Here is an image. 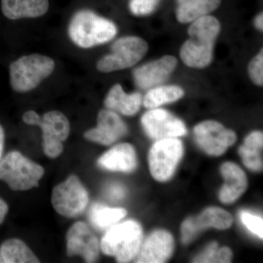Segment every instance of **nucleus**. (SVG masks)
<instances>
[{"label": "nucleus", "instance_id": "393cba45", "mask_svg": "<svg viewBox=\"0 0 263 263\" xmlns=\"http://www.w3.org/2000/svg\"><path fill=\"white\" fill-rule=\"evenodd\" d=\"M184 91L178 86H162L151 89L143 99L147 108H157L164 104L174 103L183 98Z\"/></svg>", "mask_w": 263, "mask_h": 263}, {"label": "nucleus", "instance_id": "7c9ffc66", "mask_svg": "<svg viewBox=\"0 0 263 263\" xmlns=\"http://www.w3.org/2000/svg\"><path fill=\"white\" fill-rule=\"evenodd\" d=\"M125 190L121 185H111L108 189V197L112 199V200H121V199L125 196Z\"/></svg>", "mask_w": 263, "mask_h": 263}, {"label": "nucleus", "instance_id": "9b49d317", "mask_svg": "<svg viewBox=\"0 0 263 263\" xmlns=\"http://www.w3.org/2000/svg\"><path fill=\"white\" fill-rule=\"evenodd\" d=\"M141 123L147 136L156 141L177 138L187 133L184 123L163 109L153 108L146 112Z\"/></svg>", "mask_w": 263, "mask_h": 263}, {"label": "nucleus", "instance_id": "cd10ccee", "mask_svg": "<svg viewBox=\"0 0 263 263\" xmlns=\"http://www.w3.org/2000/svg\"><path fill=\"white\" fill-rule=\"evenodd\" d=\"M160 0H131L129 9L136 15L150 14L155 10Z\"/></svg>", "mask_w": 263, "mask_h": 263}, {"label": "nucleus", "instance_id": "412c9836", "mask_svg": "<svg viewBox=\"0 0 263 263\" xmlns=\"http://www.w3.org/2000/svg\"><path fill=\"white\" fill-rule=\"evenodd\" d=\"M176 18L180 23L193 22L219 8L221 0H177Z\"/></svg>", "mask_w": 263, "mask_h": 263}, {"label": "nucleus", "instance_id": "9d476101", "mask_svg": "<svg viewBox=\"0 0 263 263\" xmlns=\"http://www.w3.org/2000/svg\"><path fill=\"white\" fill-rule=\"evenodd\" d=\"M195 140L205 153L221 156L237 140L236 134L215 121H205L195 126Z\"/></svg>", "mask_w": 263, "mask_h": 263}, {"label": "nucleus", "instance_id": "72a5a7b5", "mask_svg": "<svg viewBox=\"0 0 263 263\" xmlns=\"http://www.w3.org/2000/svg\"><path fill=\"white\" fill-rule=\"evenodd\" d=\"M5 134L4 128L0 124V160L3 157L4 152Z\"/></svg>", "mask_w": 263, "mask_h": 263}, {"label": "nucleus", "instance_id": "4468645a", "mask_svg": "<svg viewBox=\"0 0 263 263\" xmlns=\"http://www.w3.org/2000/svg\"><path fill=\"white\" fill-rule=\"evenodd\" d=\"M98 126L84 133L88 141L108 145L115 143L125 136L127 127L120 117L111 110H102L98 115Z\"/></svg>", "mask_w": 263, "mask_h": 263}, {"label": "nucleus", "instance_id": "4be33fe9", "mask_svg": "<svg viewBox=\"0 0 263 263\" xmlns=\"http://www.w3.org/2000/svg\"><path fill=\"white\" fill-rule=\"evenodd\" d=\"M263 135L262 132H252L246 138L245 144L238 150V153L246 167L253 171H262V151Z\"/></svg>", "mask_w": 263, "mask_h": 263}, {"label": "nucleus", "instance_id": "423d86ee", "mask_svg": "<svg viewBox=\"0 0 263 263\" xmlns=\"http://www.w3.org/2000/svg\"><path fill=\"white\" fill-rule=\"evenodd\" d=\"M148 50V43L141 37L127 36L119 38L112 46L111 53L97 62V69L102 72L125 70L141 61Z\"/></svg>", "mask_w": 263, "mask_h": 263}, {"label": "nucleus", "instance_id": "39448f33", "mask_svg": "<svg viewBox=\"0 0 263 263\" xmlns=\"http://www.w3.org/2000/svg\"><path fill=\"white\" fill-rule=\"evenodd\" d=\"M44 174L42 166L17 151L9 152L0 160V180L13 191L37 187Z\"/></svg>", "mask_w": 263, "mask_h": 263}, {"label": "nucleus", "instance_id": "ddd939ff", "mask_svg": "<svg viewBox=\"0 0 263 263\" xmlns=\"http://www.w3.org/2000/svg\"><path fill=\"white\" fill-rule=\"evenodd\" d=\"M66 248L68 257L81 256L86 262H96L100 243L89 226L77 221L71 226L66 235Z\"/></svg>", "mask_w": 263, "mask_h": 263}, {"label": "nucleus", "instance_id": "b1692460", "mask_svg": "<svg viewBox=\"0 0 263 263\" xmlns=\"http://www.w3.org/2000/svg\"><path fill=\"white\" fill-rule=\"evenodd\" d=\"M127 215V211L119 208H110L95 204L90 209L89 219L95 228L105 230L117 224Z\"/></svg>", "mask_w": 263, "mask_h": 263}, {"label": "nucleus", "instance_id": "20e7f679", "mask_svg": "<svg viewBox=\"0 0 263 263\" xmlns=\"http://www.w3.org/2000/svg\"><path fill=\"white\" fill-rule=\"evenodd\" d=\"M143 240L141 224L127 220L110 227L100 243L104 254L113 256L119 262H128L139 252Z\"/></svg>", "mask_w": 263, "mask_h": 263}, {"label": "nucleus", "instance_id": "2f4dec72", "mask_svg": "<svg viewBox=\"0 0 263 263\" xmlns=\"http://www.w3.org/2000/svg\"><path fill=\"white\" fill-rule=\"evenodd\" d=\"M39 114L36 113L34 110H28L23 114L22 119L25 124L28 125L36 126L38 119H40Z\"/></svg>", "mask_w": 263, "mask_h": 263}, {"label": "nucleus", "instance_id": "f257e3e1", "mask_svg": "<svg viewBox=\"0 0 263 263\" xmlns=\"http://www.w3.org/2000/svg\"><path fill=\"white\" fill-rule=\"evenodd\" d=\"M221 25L212 15H205L194 21L188 29L189 38L180 50L183 63L193 68H205L213 60L214 43Z\"/></svg>", "mask_w": 263, "mask_h": 263}, {"label": "nucleus", "instance_id": "a878e982", "mask_svg": "<svg viewBox=\"0 0 263 263\" xmlns=\"http://www.w3.org/2000/svg\"><path fill=\"white\" fill-rule=\"evenodd\" d=\"M249 75L251 80L254 84L259 86L263 85V50L259 52L258 54L254 57L249 63Z\"/></svg>", "mask_w": 263, "mask_h": 263}, {"label": "nucleus", "instance_id": "0eeeda50", "mask_svg": "<svg viewBox=\"0 0 263 263\" xmlns=\"http://www.w3.org/2000/svg\"><path fill=\"white\" fill-rule=\"evenodd\" d=\"M51 203L60 215L76 218L86 210L89 203V193L80 179L72 175L53 188Z\"/></svg>", "mask_w": 263, "mask_h": 263}, {"label": "nucleus", "instance_id": "2eb2a0df", "mask_svg": "<svg viewBox=\"0 0 263 263\" xmlns=\"http://www.w3.org/2000/svg\"><path fill=\"white\" fill-rule=\"evenodd\" d=\"M174 249V237L166 230L153 232L142 243L137 254L136 262L162 263L167 261Z\"/></svg>", "mask_w": 263, "mask_h": 263}, {"label": "nucleus", "instance_id": "473e14b6", "mask_svg": "<svg viewBox=\"0 0 263 263\" xmlns=\"http://www.w3.org/2000/svg\"><path fill=\"white\" fill-rule=\"evenodd\" d=\"M8 205L7 202L3 200V199L0 198V224H3V221H5V217H6L7 214H8Z\"/></svg>", "mask_w": 263, "mask_h": 263}, {"label": "nucleus", "instance_id": "6e6552de", "mask_svg": "<svg viewBox=\"0 0 263 263\" xmlns=\"http://www.w3.org/2000/svg\"><path fill=\"white\" fill-rule=\"evenodd\" d=\"M183 154L182 142L178 138L156 141L148 154L150 172L154 179L159 181L171 179Z\"/></svg>", "mask_w": 263, "mask_h": 263}, {"label": "nucleus", "instance_id": "f8f14e48", "mask_svg": "<svg viewBox=\"0 0 263 263\" xmlns=\"http://www.w3.org/2000/svg\"><path fill=\"white\" fill-rule=\"evenodd\" d=\"M233 221V216L224 209L218 207L209 208L200 215L189 218L183 221L181 229V240L183 243H190L208 228L228 229L232 226Z\"/></svg>", "mask_w": 263, "mask_h": 263}, {"label": "nucleus", "instance_id": "dca6fc26", "mask_svg": "<svg viewBox=\"0 0 263 263\" xmlns=\"http://www.w3.org/2000/svg\"><path fill=\"white\" fill-rule=\"evenodd\" d=\"M177 59L164 56L138 67L133 72L137 86L142 89H149L164 82L177 66Z\"/></svg>", "mask_w": 263, "mask_h": 263}, {"label": "nucleus", "instance_id": "a211bd4d", "mask_svg": "<svg viewBox=\"0 0 263 263\" xmlns=\"http://www.w3.org/2000/svg\"><path fill=\"white\" fill-rule=\"evenodd\" d=\"M221 174L226 183L219 193V199L223 203H231L247 190L248 181L243 170L233 162H226L221 165Z\"/></svg>", "mask_w": 263, "mask_h": 263}, {"label": "nucleus", "instance_id": "aec40b11", "mask_svg": "<svg viewBox=\"0 0 263 263\" xmlns=\"http://www.w3.org/2000/svg\"><path fill=\"white\" fill-rule=\"evenodd\" d=\"M142 101L143 100L140 93L127 94L120 84H116L108 91L104 104L109 110L130 117L139 111Z\"/></svg>", "mask_w": 263, "mask_h": 263}, {"label": "nucleus", "instance_id": "c756f323", "mask_svg": "<svg viewBox=\"0 0 263 263\" xmlns=\"http://www.w3.org/2000/svg\"><path fill=\"white\" fill-rule=\"evenodd\" d=\"M233 253L228 247L218 249L212 262L228 263L231 262Z\"/></svg>", "mask_w": 263, "mask_h": 263}, {"label": "nucleus", "instance_id": "c9c22d12", "mask_svg": "<svg viewBox=\"0 0 263 263\" xmlns=\"http://www.w3.org/2000/svg\"><path fill=\"white\" fill-rule=\"evenodd\" d=\"M0 262H3V257H2L1 254H0Z\"/></svg>", "mask_w": 263, "mask_h": 263}, {"label": "nucleus", "instance_id": "bb28decb", "mask_svg": "<svg viewBox=\"0 0 263 263\" xmlns=\"http://www.w3.org/2000/svg\"><path fill=\"white\" fill-rule=\"evenodd\" d=\"M240 219L243 224L252 233L257 235L259 238L262 239L263 236V220L260 216L254 215L248 212H240Z\"/></svg>", "mask_w": 263, "mask_h": 263}, {"label": "nucleus", "instance_id": "6ab92c4d", "mask_svg": "<svg viewBox=\"0 0 263 263\" xmlns=\"http://www.w3.org/2000/svg\"><path fill=\"white\" fill-rule=\"evenodd\" d=\"M3 15L10 20L43 16L49 9L48 0H1Z\"/></svg>", "mask_w": 263, "mask_h": 263}, {"label": "nucleus", "instance_id": "c85d7f7f", "mask_svg": "<svg viewBox=\"0 0 263 263\" xmlns=\"http://www.w3.org/2000/svg\"><path fill=\"white\" fill-rule=\"evenodd\" d=\"M218 249H219L218 243L216 242H213L202 254L194 259L193 262H212Z\"/></svg>", "mask_w": 263, "mask_h": 263}, {"label": "nucleus", "instance_id": "f03ea898", "mask_svg": "<svg viewBox=\"0 0 263 263\" xmlns=\"http://www.w3.org/2000/svg\"><path fill=\"white\" fill-rule=\"evenodd\" d=\"M117 34V28L113 22L89 10L77 12L68 27L71 41L82 48H91L108 43Z\"/></svg>", "mask_w": 263, "mask_h": 263}, {"label": "nucleus", "instance_id": "7ed1b4c3", "mask_svg": "<svg viewBox=\"0 0 263 263\" xmlns=\"http://www.w3.org/2000/svg\"><path fill=\"white\" fill-rule=\"evenodd\" d=\"M53 59L39 53L25 55L10 65V83L15 92L27 93L37 88L53 73Z\"/></svg>", "mask_w": 263, "mask_h": 263}, {"label": "nucleus", "instance_id": "f704fd0d", "mask_svg": "<svg viewBox=\"0 0 263 263\" xmlns=\"http://www.w3.org/2000/svg\"><path fill=\"white\" fill-rule=\"evenodd\" d=\"M255 27H257L259 30H263V14L262 13H259L255 18Z\"/></svg>", "mask_w": 263, "mask_h": 263}, {"label": "nucleus", "instance_id": "f3484780", "mask_svg": "<svg viewBox=\"0 0 263 263\" xmlns=\"http://www.w3.org/2000/svg\"><path fill=\"white\" fill-rule=\"evenodd\" d=\"M102 168L115 172L130 173L137 167L134 147L127 143H120L103 154L98 160Z\"/></svg>", "mask_w": 263, "mask_h": 263}, {"label": "nucleus", "instance_id": "1a4fd4ad", "mask_svg": "<svg viewBox=\"0 0 263 263\" xmlns=\"http://www.w3.org/2000/svg\"><path fill=\"white\" fill-rule=\"evenodd\" d=\"M36 126L43 132V148L45 155L51 159L60 157L64 151L63 142L68 138L70 124L65 114L51 110L40 117Z\"/></svg>", "mask_w": 263, "mask_h": 263}, {"label": "nucleus", "instance_id": "5701e85b", "mask_svg": "<svg viewBox=\"0 0 263 263\" xmlns=\"http://www.w3.org/2000/svg\"><path fill=\"white\" fill-rule=\"evenodd\" d=\"M0 254L5 263L40 262L28 246L18 238H10L3 242Z\"/></svg>", "mask_w": 263, "mask_h": 263}]
</instances>
